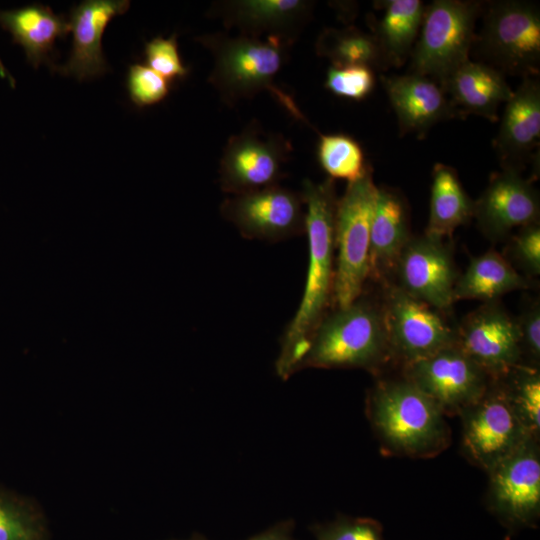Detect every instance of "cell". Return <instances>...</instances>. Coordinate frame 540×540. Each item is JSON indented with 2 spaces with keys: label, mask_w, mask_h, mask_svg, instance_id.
Wrapping results in <instances>:
<instances>
[{
  "label": "cell",
  "mask_w": 540,
  "mask_h": 540,
  "mask_svg": "<svg viewBox=\"0 0 540 540\" xmlns=\"http://www.w3.org/2000/svg\"><path fill=\"white\" fill-rule=\"evenodd\" d=\"M301 196L306 207L305 232L309 260L300 305L281 340L276 372L288 379L299 371L311 338L332 300L334 282V226L337 197L331 178L321 183L304 180Z\"/></svg>",
  "instance_id": "obj_1"
},
{
  "label": "cell",
  "mask_w": 540,
  "mask_h": 540,
  "mask_svg": "<svg viewBox=\"0 0 540 540\" xmlns=\"http://www.w3.org/2000/svg\"><path fill=\"white\" fill-rule=\"evenodd\" d=\"M366 414L385 453L431 458L450 445L445 414L402 375L376 382L368 392Z\"/></svg>",
  "instance_id": "obj_2"
},
{
  "label": "cell",
  "mask_w": 540,
  "mask_h": 540,
  "mask_svg": "<svg viewBox=\"0 0 540 540\" xmlns=\"http://www.w3.org/2000/svg\"><path fill=\"white\" fill-rule=\"evenodd\" d=\"M393 362L382 307L361 296L326 314L315 330L299 370L362 368L379 373Z\"/></svg>",
  "instance_id": "obj_3"
},
{
  "label": "cell",
  "mask_w": 540,
  "mask_h": 540,
  "mask_svg": "<svg viewBox=\"0 0 540 540\" xmlns=\"http://www.w3.org/2000/svg\"><path fill=\"white\" fill-rule=\"evenodd\" d=\"M197 41L213 56L209 82L228 105L250 99L265 89L272 91L283 105L288 102L289 97L273 84L286 60L288 43L275 37L261 40L223 33L199 36Z\"/></svg>",
  "instance_id": "obj_4"
},
{
  "label": "cell",
  "mask_w": 540,
  "mask_h": 540,
  "mask_svg": "<svg viewBox=\"0 0 540 540\" xmlns=\"http://www.w3.org/2000/svg\"><path fill=\"white\" fill-rule=\"evenodd\" d=\"M378 187L369 168L349 182L337 200L334 242L337 249L333 295L336 308L358 299L369 277L370 232Z\"/></svg>",
  "instance_id": "obj_5"
},
{
  "label": "cell",
  "mask_w": 540,
  "mask_h": 540,
  "mask_svg": "<svg viewBox=\"0 0 540 540\" xmlns=\"http://www.w3.org/2000/svg\"><path fill=\"white\" fill-rule=\"evenodd\" d=\"M482 4L435 0L425 7L420 34L411 52L410 71L440 86L469 59Z\"/></svg>",
  "instance_id": "obj_6"
},
{
  "label": "cell",
  "mask_w": 540,
  "mask_h": 540,
  "mask_svg": "<svg viewBox=\"0 0 540 540\" xmlns=\"http://www.w3.org/2000/svg\"><path fill=\"white\" fill-rule=\"evenodd\" d=\"M478 51L501 73L535 77L540 68V10L520 0L492 1L475 37Z\"/></svg>",
  "instance_id": "obj_7"
},
{
  "label": "cell",
  "mask_w": 540,
  "mask_h": 540,
  "mask_svg": "<svg viewBox=\"0 0 540 540\" xmlns=\"http://www.w3.org/2000/svg\"><path fill=\"white\" fill-rule=\"evenodd\" d=\"M489 512L511 534L537 527L540 519L539 440L528 439L488 473Z\"/></svg>",
  "instance_id": "obj_8"
},
{
  "label": "cell",
  "mask_w": 540,
  "mask_h": 540,
  "mask_svg": "<svg viewBox=\"0 0 540 540\" xmlns=\"http://www.w3.org/2000/svg\"><path fill=\"white\" fill-rule=\"evenodd\" d=\"M459 417L462 453L486 473L528 439L534 438L517 418L502 388L494 380L483 396Z\"/></svg>",
  "instance_id": "obj_9"
},
{
  "label": "cell",
  "mask_w": 540,
  "mask_h": 540,
  "mask_svg": "<svg viewBox=\"0 0 540 540\" xmlns=\"http://www.w3.org/2000/svg\"><path fill=\"white\" fill-rule=\"evenodd\" d=\"M392 360L402 366L457 344V330L440 311L395 284H389L382 307Z\"/></svg>",
  "instance_id": "obj_10"
},
{
  "label": "cell",
  "mask_w": 540,
  "mask_h": 540,
  "mask_svg": "<svg viewBox=\"0 0 540 540\" xmlns=\"http://www.w3.org/2000/svg\"><path fill=\"white\" fill-rule=\"evenodd\" d=\"M402 376L432 399L445 416H459L492 382L458 344L402 366Z\"/></svg>",
  "instance_id": "obj_11"
},
{
  "label": "cell",
  "mask_w": 540,
  "mask_h": 540,
  "mask_svg": "<svg viewBox=\"0 0 540 540\" xmlns=\"http://www.w3.org/2000/svg\"><path fill=\"white\" fill-rule=\"evenodd\" d=\"M291 145L280 134L250 124L227 141L219 165L221 189L231 196L278 185Z\"/></svg>",
  "instance_id": "obj_12"
},
{
  "label": "cell",
  "mask_w": 540,
  "mask_h": 540,
  "mask_svg": "<svg viewBox=\"0 0 540 540\" xmlns=\"http://www.w3.org/2000/svg\"><path fill=\"white\" fill-rule=\"evenodd\" d=\"M300 193L279 185L226 198L220 212L247 239L282 241L305 232Z\"/></svg>",
  "instance_id": "obj_13"
},
{
  "label": "cell",
  "mask_w": 540,
  "mask_h": 540,
  "mask_svg": "<svg viewBox=\"0 0 540 540\" xmlns=\"http://www.w3.org/2000/svg\"><path fill=\"white\" fill-rule=\"evenodd\" d=\"M456 330L459 347L492 380L523 363L516 318L496 301L485 302L470 312Z\"/></svg>",
  "instance_id": "obj_14"
},
{
  "label": "cell",
  "mask_w": 540,
  "mask_h": 540,
  "mask_svg": "<svg viewBox=\"0 0 540 540\" xmlns=\"http://www.w3.org/2000/svg\"><path fill=\"white\" fill-rule=\"evenodd\" d=\"M394 276L398 288L439 311H448L454 303L458 274L452 251L443 239L426 234L411 237Z\"/></svg>",
  "instance_id": "obj_15"
},
{
  "label": "cell",
  "mask_w": 540,
  "mask_h": 540,
  "mask_svg": "<svg viewBox=\"0 0 540 540\" xmlns=\"http://www.w3.org/2000/svg\"><path fill=\"white\" fill-rule=\"evenodd\" d=\"M539 193L520 171L503 168L490 178L488 186L474 201V216L481 232L498 242L514 229L539 223Z\"/></svg>",
  "instance_id": "obj_16"
},
{
  "label": "cell",
  "mask_w": 540,
  "mask_h": 540,
  "mask_svg": "<svg viewBox=\"0 0 540 540\" xmlns=\"http://www.w3.org/2000/svg\"><path fill=\"white\" fill-rule=\"evenodd\" d=\"M130 6L128 0H87L74 6L69 13L72 48L67 61L53 69L79 81L102 76L108 63L102 50L103 33L110 21L124 14Z\"/></svg>",
  "instance_id": "obj_17"
},
{
  "label": "cell",
  "mask_w": 540,
  "mask_h": 540,
  "mask_svg": "<svg viewBox=\"0 0 540 540\" xmlns=\"http://www.w3.org/2000/svg\"><path fill=\"white\" fill-rule=\"evenodd\" d=\"M312 6L304 0H231L213 3L210 13L242 35L267 34L290 45L309 20Z\"/></svg>",
  "instance_id": "obj_18"
},
{
  "label": "cell",
  "mask_w": 540,
  "mask_h": 540,
  "mask_svg": "<svg viewBox=\"0 0 540 540\" xmlns=\"http://www.w3.org/2000/svg\"><path fill=\"white\" fill-rule=\"evenodd\" d=\"M381 81L402 134L424 135L436 123L460 116L442 87L428 77L410 73L382 76Z\"/></svg>",
  "instance_id": "obj_19"
},
{
  "label": "cell",
  "mask_w": 540,
  "mask_h": 540,
  "mask_svg": "<svg viewBox=\"0 0 540 540\" xmlns=\"http://www.w3.org/2000/svg\"><path fill=\"white\" fill-rule=\"evenodd\" d=\"M540 139V84L536 77L523 78L506 102L494 148L503 168L520 171Z\"/></svg>",
  "instance_id": "obj_20"
},
{
  "label": "cell",
  "mask_w": 540,
  "mask_h": 540,
  "mask_svg": "<svg viewBox=\"0 0 540 540\" xmlns=\"http://www.w3.org/2000/svg\"><path fill=\"white\" fill-rule=\"evenodd\" d=\"M411 237L404 199L395 190L378 187L371 222L368 278L389 285Z\"/></svg>",
  "instance_id": "obj_21"
},
{
  "label": "cell",
  "mask_w": 540,
  "mask_h": 540,
  "mask_svg": "<svg viewBox=\"0 0 540 540\" xmlns=\"http://www.w3.org/2000/svg\"><path fill=\"white\" fill-rule=\"evenodd\" d=\"M441 87L460 116L471 113L492 122L498 120L499 106L513 93L503 73L471 60L456 69Z\"/></svg>",
  "instance_id": "obj_22"
},
{
  "label": "cell",
  "mask_w": 540,
  "mask_h": 540,
  "mask_svg": "<svg viewBox=\"0 0 540 540\" xmlns=\"http://www.w3.org/2000/svg\"><path fill=\"white\" fill-rule=\"evenodd\" d=\"M0 26L22 47L27 61L36 69L42 64L54 67L51 54L55 43L70 31L63 15L41 4L0 10Z\"/></svg>",
  "instance_id": "obj_23"
},
{
  "label": "cell",
  "mask_w": 540,
  "mask_h": 540,
  "mask_svg": "<svg viewBox=\"0 0 540 540\" xmlns=\"http://www.w3.org/2000/svg\"><path fill=\"white\" fill-rule=\"evenodd\" d=\"M531 286L529 279L521 275L511 262L495 250L473 257L458 276L454 286V302L459 300L496 301L500 296Z\"/></svg>",
  "instance_id": "obj_24"
},
{
  "label": "cell",
  "mask_w": 540,
  "mask_h": 540,
  "mask_svg": "<svg viewBox=\"0 0 540 540\" xmlns=\"http://www.w3.org/2000/svg\"><path fill=\"white\" fill-rule=\"evenodd\" d=\"M474 216V201L463 188L456 171L437 163L432 171L430 210L426 235L444 239Z\"/></svg>",
  "instance_id": "obj_25"
},
{
  "label": "cell",
  "mask_w": 540,
  "mask_h": 540,
  "mask_svg": "<svg viewBox=\"0 0 540 540\" xmlns=\"http://www.w3.org/2000/svg\"><path fill=\"white\" fill-rule=\"evenodd\" d=\"M382 7L384 15L373 35L387 66L398 67L411 55L425 6L420 0H388L382 2Z\"/></svg>",
  "instance_id": "obj_26"
},
{
  "label": "cell",
  "mask_w": 540,
  "mask_h": 540,
  "mask_svg": "<svg viewBox=\"0 0 540 540\" xmlns=\"http://www.w3.org/2000/svg\"><path fill=\"white\" fill-rule=\"evenodd\" d=\"M316 51L328 58L332 66L388 67L374 35L354 27L323 30L317 39Z\"/></svg>",
  "instance_id": "obj_27"
},
{
  "label": "cell",
  "mask_w": 540,
  "mask_h": 540,
  "mask_svg": "<svg viewBox=\"0 0 540 540\" xmlns=\"http://www.w3.org/2000/svg\"><path fill=\"white\" fill-rule=\"evenodd\" d=\"M502 388L515 415L536 439L540 436V371L522 363L494 380Z\"/></svg>",
  "instance_id": "obj_28"
},
{
  "label": "cell",
  "mask_w": 540,
  "mask_h": 540,
  "mask_svg": "<svg viewBox=\"0 0 540 540\" xmlns=\"http://www.w3.org/2000/svg\"><path fill=\"white\" fill-rule=\"evenodd\" d=\"M317 158L331 179H344L348 183L362 177L369 168L360 144L341 133L320 135Z\"/></svg>",
  "instance_id": "obj_29"
},
{
  "label": "cell",
  "mask_w": 540,
  "mask_h": 540,
  "mask_svg": "<svg viewBox=\"0 0 540 540\" xmlns=\"http://www.w3.org/2000/svg\"><path fill=\"white\" fill-rule=\"evenodd\" d=\"M314 540H385L379 521L369 517L339 515L311 527Z\"/></svg>",
  "instance_id": "obj_30"
},
{
  "label": "cell",
  "mask_w": 540,
  "mask_h": 540,
  "mask_svg": "<svg viewBox=\"0 0 540 540\" xmlns=\"http://www.w3.org/2000/svg\"><path fill=\"white\" fill-rule=\"evenodd\" d=\"M375 86L373 69L366 66H331L327 71L325 87L334 95L360 101Z\"/></svg>",
  "instance_id": "obj_31"
},
{
  "label": "cell",
  "mask_w": 540,
  "mask_h": 540,
  "mask_svg": "<svg viewBox=\"0 0 540 540\" xmlns=\"http://www.w3.org/2000/svg\"><path fill=\"white\" fill-rule=\"evenodd\" d=\"M0 540H43L37 519L22 504L0 494Z\"/></svg>",
  "instance_id": "obj_32"
},
{
  "label": "cell",
  "mask_w": 540,
  "mask_h": 540,
  "mask_svg": "<svg viewBox=\"0 0 540 540\" xmlns=\"http://www.w3.org/2000/svg\"><path fill=\"white\" fill-rule=\"evenodd\" d=\"M145 65L169 82L187 76L189 69L179 54L176 35L151 39L144 47Z\"/></svg>",
  "instance_id": "obj_33"
},
{
  "label": "cell",
  "mask_w": 540,
  "mask_h": 540,
  "mask_svg": "<svg viewBox=\"0 0 540 540\" xmlns=\"http://www.w3.org/2000/svg\"><path fill=\"white\" fill-rule=\"evenodd\" d=\"M127 89L131 101L142 108L161 102L169 93L170 82L148 66L135 63L128 68Z\"/></svg>",
  "instance_id": "obj_34"
},
{
  "label": "cell",
  "mask_w": 540,
  "mask_h": 540,
  "mask_svg": "<svg viewBox=\"0 0 540 540\" xmlns=\"http://www.w3.org/2000/svg\"><path fill=\"white\" fill-rule=\"evenodd\" d=\"M508 254L520 270L528 276L540 273V226L530 224L517 230L511 236Z\"/></svg>",
  "instance_id": "obj_35"
},
{
  "label": "cell",
  "mask_w": 540,
  "mask_h": 540,
  "mask_svg": "<svg viewBox=\"0 0 540 540\" xmlns=\"http://www.w3.org/2000/svg\"><path fill=\"white\" fill-rule=\"evenodd\" d=\"M521 348L523 353V363L530 366L539 367L540 362V305L535 300L530 303L516 319Z\"/></svg>",
  "instance_id": "obj_36"
},
{
  "label": "cell",
  "mask_w": 540,
  "mask_h": 540,
  "mask_svg": "<svg viewBox=\"0 0 540 540\" xmlns=\"http://www.w3.org/2000/svg\"><path fill=\"white\" fill-rule=\"evenodd\" d=\"M293 520H284L250 537L248 540H296Z\"/></svg>",
  "instance_id": "obj_37"
},
{
  "label": "cell",
  "mask_w": 540,
  "mask_h": 540,
  "mask_svg": "<svg viewBox=\"0 0 540 540\" xmlns=\"http://www.w3.org/2000/svg\"><path fill=\"white\" fill-rule=\"evenodd\" d=\"M189 540H206V539L201 537V536H195V537H193L192 539H189Z\"/></svg>",
  "instance_id": "obj_38"
},
{
  "label": "cell",
  "mask_w": 540,
  "mask_h": 540,
  "mask_svg": "<svg viewBox=\"0 0 540 540\" xmlns=\"http://www.w3.org/2000/svg\"><path fill=\"white\" fill-rule=\"evenodd\" d=\"M506 540H508V539H506Z\"/></svg>",
  "instance_id": "obj_39"
}]
</instances>
